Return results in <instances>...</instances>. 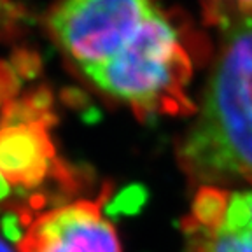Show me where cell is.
<instances>
[{
	"label": "cell",
	"instance_id": "cell-6",
	"mask_svg": "<svg viewBox=\"0 0 252 252\" xmlns=\"http://www.w3.org/2000/svg\"><path fill=\"white\" fill-rule=\"evenodd\" d=\"M200 4L205 23L219 28L252 18V0H200Z\"/></svg>",
	"mask_w": 252,
	"mask_h": 252
},
{
	"label": "cell",
	"instance_id": "cell-4",
	"mask_svg": "<svg viewBox=\"0 0 252 252\" xmlns=\"http://www.w3.org/2000/svg\"><path fill=\"white\" fill-rule=\"evenodd\" d=\"M102 200H79L47 210L27 224L20 252H123Z\"/></svg>",
	"mask_w": 252,
	"mask_h": 252
},
{
	"label": "cell",
	"instance_id": "cell-2",
	"mask_svg": "<svg viewBox=\"0 0 252 252\" xmlns=\"http://www.w3.org/2000/svg\"><path fill=\"white\" fill-rule=\"evenodd\" d=\"M220 30L196 118L179 142L177 158L198 188H252V18Z\"/></svg>",
	"mask_w": 252,
	"mask_h": 252
},
{
	"label": "cell",
	"instance_id": "cell-8",
	"mask_svg": "<svg viewBox=\"0 0 252 252\" xmlns=\"http://www.w3.org/2000/svg\"><path fill=\"white\" fill-rule=\"evenodd\" d=\"M0 252H12V249L9 247V245L5 244V242L2 240V238H0Z\"/></svg>",
	"mask_w": 252,
	"mask_h": 252
},
{
	"label": "cell",
	"instance_id": "cell-1",
	"mask_svg": "<svg viewBox=\"0 0 252 252\" xmlns=\"http://www.w3.org/2000/svg\"><path fill=\"white\" fill-rule=\"evenodd\" d=\"M47 28L72 65L138 119L194 114L191 55L154 0H58Z\"/></svg>",
	"mask_w": 252,
	"mask_h": 252
},
{
	"label": "cell",
	"instance_id": "cell-3",
	"mask_svg": "<svg viewBox=\"0 0 252 252\" xmlns=\"http://www.w3.org/2000/svg\"><path fill=\"white\" fill-rule=\"evenodd\" d=\"M181 228L184 252H252V188L200 186Z\"/></svg>",
	"mask_w": 252,
	"mask_h": 252
},
{
	"label": "cell",
	"instance_id": "cell-5",
	"mask_svg": "<svg viewBox=\"0 0 252 252\" xmlns=\"http://www.w3.org/2000/svg\"><path fill=\"white\" fill-rule=\"evenodd\" d=\"M42 121L0 126V175L9 186L37 188L56 168V149Z\"/></svg>",
	"mask_w": 252,
	"mask_h": 252
},
{
	"label": "cell",
	"instance_id": "cell-7",
	"mask_svg": "<svg viewBox=\"0 0 252 252\" xmlns=\"http://www.w3.org/2000/svg\"><path fill=\"white\" fill-rule=\"evenodd\" d=\"M9 193H11V186H9V182L0 175V200H4L5 196H9Z\"/></svg>",
	"mask_w": 252,
	"mask_h": 252
},
{
	"label": "cell",
	"instance_id": "cell-9",
	"mask_svg": "<svg viewBox=\"0 0 252 252\" xmlns=\"http://www.w3.org/2000/svg\"><path fill=\"white\" fill-rule=\"evenodd\" d=\"M5 4H7V0H0V7H4Z\"/></svg>",
	"mask_w": 252,
	"mask_h": 252
}]
</instances>
